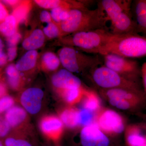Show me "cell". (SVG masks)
I'll return each mask as SVG.
<instances>
[{
  "instance_id": "7a4b0ae2",
  "label": "cell",
  "mask_w": 146,
  "mask_h": 146,
  "mask_svg": "<svg viewBox=\"0 0 146 146\" xmlns=\"http://www.w3.org/2000/svg\"><path fill=\"white\" fill-rule=\"evenodd\" d=\"M107 54L129 58L146 57V37L136 33L114 35L99 53Z\"/></svg>"
},
{
  "instance_id": "4dcf8cb0",
  "label": "cell",
  "mask_w": 146,
  "mask_h": 146,
  "mask_svg": "<svg viewBox=\"0 0 146 146\" xmlns=\"http://www.w3.org/2000/svg\"><path fill=\"white\" fill-rule=\"evenodd\" d=\"M15 104L13 98L7 95L0 98V114L6 112Z\"/></svg>"
},
{
  "instance_id": "2e32d148",
  "label": "cell",
  "mask_w": 146,
  "mask_h": 146,
  "mask_svg": "<svg viewBox=\"0 0 146 146\" xmlns=\"http://www.w3.org/2000/svg\"><path fill=\"white\" fill-rule=\"evenodd\" d=\"M132 1L127 0H102L99 2L110 21L122 11L131 10Z\"/></svg>"
},
{
  "instance_id": "cb8c5ba5",
  "label": "cell",
  "mask_w": 146,
  "mask_h": 146,
  "mask_svg": "<svg viewBox=\"0 0 146 146\" xmlns=\"http://www.w3.org/2000/svg\"><path fill=\"white\" fill-rule=\"evenodd\" d=\"M134 5L137 33L146 37V0L135 1Z\"/></svg>"
},
{
  "instance_id": "836d02e7",
  "label": "cell",
  "mask_w": 146,
  "mask_h": 146,
  "mask_svg": "<svg viewBox=\"0 0 146 146\" xmlns=\"http://www.w3.org/2000/svg\"><path fill=\"white\" fill-rule=\"evenodd\" d=\"M22 38L20 33L17 32L15 34L7 38L8 47L17 46V44Z\"/></svg>"
},
{
  "instance_id": "ac0fdd59",
  "label": "cell",
  "mask_w": 146,
  "mask_h": 146,
  "mask_svg": "<svg viewBox=\"0 0 146 146\" xmlns=\"http://www.w3.org/2000/svg\"><path fill=\"white\" fill-rule=\"evenodd\" d=\"M38 56L39 53L37 51H27L15 64L16 69L24 77L35 70Z\"/></svg>"
},
{
  "instance_id": "74e56055",
  "label": "cell",
  "mask_w": 146,
  "mask_h": 146,
  "mask_svg": "<svg viewBox=\"0 0 146 146\" xmlns=\"http://www.w3.org/2000/svg\"><path fill=\"white\" fill-rule=\"evenodd\" d=\"M141 78L142 79L143 89L146 94V62L143 63L141 67Z\"/></svg>"
},
{
  "instance_id": "4316f807",
  "label": "cell",
  "mask_w": 146,
  "mask_h": 146,
  "mask_svg": "<svg viewBox=\"0 0 146 146\" xmlns=\"http://www.w3.org/2000/svg\"><path fill=\"white\" fill-rule=\"evenodd\" d=\"M31 8V1H21V3L13 8L11 15L16 18L18 24L21 23L26 20Z\"/></svg>"
},
{
  "instance_id": "8fae6325",
  "label": "cell",
  "mask_w": 146,
  "mask_h": 146,
  "mask_svg": "<svg viewBox=\"0 0 146 146\" xmlns=\"http://www.w3.org/2000/svg\"><path fill=\"white\" fill-rule=\"evenodd\" d=\"M39 126L45 138L55 143L61 139L65 127L58 116L53 115L43 116L39 120Z\"/></svg>"
},
{
  "instance_id": "30bf717a",
  "label": "cell",
  "mask_w": 146,
  "mask_h": 146,
  "mask_svg": "<svg viewBox=\"0 0 146 146\" xmlns=\"http://www.w3.org/2000/svg\"><path fill=\"white\" fill-rule=\"evenodd\" d=\"M44 93L38 87H30L23 90L19 96L21 106L29 115H37L42 110Z\"/></svg>"
},
{
  "instance_id": "484cf974",
  "label": "cell",
  "mask_w": 146,
  "mask_h": 146,
  "mask_svg": "<svg viewBox=\"0 0 146 146\" xmlns=\"http://www.w3.org/2000/svg\"><path fill=\"white\" fill-rule=\"evenodd\" d=\"M83 108L93 112H98L101 109L100 98L96 92L86 89L83 99Z\"/></svg>"
},
{
  "instance_id": "ee69618b",
  "label": "cell",
  "mask_w": 146,
  "mask_h": 146,
  "mask_svg": "<svg viewBox=\"0 0 146 146\" xmlns=\"http://www.w3.org/2000/svg\"><path fill=\"white\" fill-rule=\"evenodd\" d=\"M0 146H5L3 141H2L1 139H0Z\"/></svg>"
},
{
  "instance_id": "7bdbcfd3",
  "label": "cell",
  "mask_w": 146,
  "mask_h": 146,
  "mask_svg": "<svg viewBox=\"0 0 146 146\" xmlns=\"http://www.w3.org/2000/svg\"><path fill=\"white\" fill-rule=\"evenodd\" d=\"M141 125H142V127H143V128L144 131H145V132H146V123L142 124H141Z\"/></svg>"
},
{
  "instance_id": "b9f144b4",
  "label": "cell",
  "mask_w": 146,
  "mask_h": 146,
  "mask_svg": "<svg viewBox=\"0 0 146 146\" xmlns=\"http://www.w3.org/2000/svg\"><path fill=\"white\" fill-rule=\"evenodd\" d=\"M136 115L146 121V114H144V113H142V112H140V113L136 114Z\"/></svg>"
},
{
  "instance_id": "ba28073f",
  "label": "cell",
  "mask_w": 146,
  "mask_h": 146,
  "mask_svg": "<svg viewBox=\"0 0 146 146\" xmlns=\"http://www.w3.org/2000/svg\"><path fill=\"white\" fill-rule=\"evenodd\" d=\"M95 123L108 136H117L125 130V123L122 116L115 110L102 108L97 112Z\"/></svg>"
},
{
  "instance_id": "8d00e7d4",
  "label": "cell",
  "mask_w": 146,
  "mask_h": 146,
  "mask_svg": "<svg viewBox=\"0 0 146 146\" xmlns=\"http://www.w3.org/2000/svg\"><path fill=\"white\" fill-rule=\"evenodd\" d=\"M9 15L8 11L2 3L0 1V24L3 22Z\"/></svg>"
},
{
  "instance_id": "ffe728a7",
  "label": "cell",
  "mask_w": 146,
  "mask_h": 146,
  "mask_svg": "<svg viewBox=\"0 0 146 146\" xmlns=\"http://www.w3.org/2000/svg\"><path fill=\"white\" fill-rule=\"evenodd\" d=\"M35 3L37 5L46 9H51L62 7L70 10L74 9L87 8L86 5L83 2L74 1H61V0H35Z\"/></svg>"
},
{
  "instance_id": "5b68a950",
  "label": "cell",
  "mask_w": 146,
  "mask_h": 146,
  "mask_svg": "<svg viewBox=\"0 0 146 146\" xmlns=\"http://www.w3.org/2000/svg\"><path fill=\"white\" fill-rule=\"evenodd\" d=\"M58 53L61 65L73 74L90 72L103 63L98 54H86L73 47L63 46Z\"/></svg>"
},
{
  "instance_id": "3957f363",
  "label": "cell",
  "mask_w": 146,
  "mask_h": 146,
  "mask_svg": "<svg viewBox=\"0 0 146 146\" xmlns=\"http://www.w3.org/2000/svg\"><path fill=\"white\" fill-rule=\"evenodd\" d=\"M114 34L108 29L82 31L59 38L63 46L77 48L82 51L99 54Z\"/></svg>"
},
{
  "instance_id": "ab89813d",
  "label": "cell",
  "mask_w": 146,
  "mask_h": 146,
  "mask_svg": "<svg viewBox=\"0 0 146 146\" xmlns=\"http://www.w3.org/2000/svg\"><path fill=\"white\" fill-rule=\"evenodd\" d=\"M8 61L7 54L3 51L0 52V67L3 66Z\"/></svg>"
},
{
  "instance_id": "f6af8a7d",
  "label": "cell",
  "mask_w": 146,
  "mask_h": 146,
  "mask_svg": "<svg viewBox=\"0 0 146 146\" xmlns=\"http://www.w3.org/2000/svg\"><path fill=\"white\" fill-rule=\"evenodd\" d=\"M41 146H51L49 145H43Z\"/></svg>"
},
{
  "instance_id": "e0dca14e",
  "label": "cell",
  "mask_w": 146,
  "mask_h": 146,
  "mask_svg": "<svg viewBox=\"0 0 146 146\" xmlns=\"http://www.w3.org/2000/svg\"><path fill=\"white\" fill-rule=\"evenodd\" d=\"M141 124H132L126 127L125 138L127 146H143L146 145V135Z\"/></svg>"
},
{
  "instance_id": "8992f818",
  "label": "cell",
  "mask_w": 146,
  "mask_h": 146,
  "mask_svg": "<svg viewBox=\"0 0 146 146\" xmlns=\"http://www.w3.org/2000/svg\"><path fill=\"white\" fill-rule=\"evenodd\" d=\"M89 72L92 81L99 89L119 88L144 91L141 83L129 80L104 65L97 67Z\"/></svg>"
},
{
  "instance_id": "f1b7e54d",
  "label": "cell",
  "mask_w": 146,
  "mask_h": 146,
  "mask_svg": "<svg viewBox=\"0 0 146 146\" xmlns=\"http://www.w3.org/2000/svg\"><path fill=\"white\" fill-rule=\"evenodd\" d=\"M94 112L82 108L79 109V124L80 128L94 123L95 120Z\"/></svg>"
},
{
  "instance_id": "7402d4cb",
  "label": "cell",
  "mask_w": 146,
  "mask_h": 146,
  "mask_svg": "<svg viewBox=\"0 0 146 146\" xmlns=\"http://www.w3.org/2000/svg\"><path fill=\"white\" fill-rule=\"evenodd\" d=\"M5 73L9 87L15 91H23L26 79L17 70L15 64L9 65L6 68Z\"/></svg>"
},
{
  "instance_id": "e575fe53",
  "label": "cell",
  "mask_w": 146,
  "mask_h": 146,
  "mask_svg": "<svg viewBox=\"0 0 146 146\" xmlns=\"http://www.w3.org/2000/svg\"><path fill=\"white\" fill-rule=\"evenodd\" d=\"M39 18L40 21L42 23L48 24L53 22L50 13L47 11H42L40 13Z\"/></svg>"
},
{
  "instance_id": "83f0119b",
  "label": "cell",
  "mask_w": 146,
  "mask_h": 146,
  "mask_svg": "<svg viewBox=\"0 0 146 146\" xmlns=\"http://www.w3.org/2000/svg\"><path fill=\"white\" fill-rule=\"evenodd\" d=\"M18 23L12 15H9L0 24V33L6 37H9L17 32Z\"/></svg>"
},
{
  "instance_id": "6da1fadb",
  "label": "cell",
  "mask_w": 146,
  "mask_h": 146,
  "mask_svg": "<svg viewBox=\"0 0 146 146\" xmlns=\"http://www.w3.org/2000/svg\"><path fill=\"white\" fill-rule=\"evenodd\" d=\"M108 20L104 10L99 3L95 9L87 8L69 10L68 18L58 24L60 37L82 31L108 29Z\"/></svg>"
},
{
  "instance_id": "4fadbf2b",
  "label": "cell",
  "mask_w": 146,
  "mask_h": 146,
  "mask_svg": "<svg viewBox=\"0 0 146 146\" xmlns=\"http://www.w3.org/2000/svg\"><path fill=\"white\" fill-rule=\"evenodd\" d=\"M28 112L22 106H13L5 112L4 119L11 128L23 130L33 127Z\"/></svg>"
},
{
  "instance_id": "7c38bea8",
  "label": "cell",
  "mask_w": 146,
  "mask_h": 146,
  "mask_svg": "<svg viewBox=\"0 0 146 146\" xmlns=\"http://www.w3.org/2000/svg\"><path fill=\"white\" fill-rule=\"evenodd\" d=\"M110 22L111 23V33L120 35L137 33V24L133 20L131 10L122 11L116 15Z\"/></svg>"
},
{
  "instance_id": "d6986e66",
  "label": "cell",
  "mask_w": 146,
  "mask_h": 146,
  "mask_svg": "<svg viewBox=\"0 0 146 146\" xmlns=\"http://www.w3.org/2000/svg\"><path fill=\"white\" fill-rule=\"evenodd\" d=\"M58 117L64 127L70 129L80 128L79 124V109L74 106H68L60 110Z\"/></svg>"
},
{
  "instance_id": "52a82bcc",
  "label": "cell",
  "mask_w": 146,
  "mask_h": 146,
  "mask_svg": "<svg viewBox=\"0 0 146 146\" xmlns=\"http://www.w3.org/2000/svg\"><path fill=\"white\" fill-rule=\"evenodd\" d=\"M104 65L123 77L141 83V67L138 61L114 54L102 56Z\"/></svg>"
},
{
  "instance_id": "f546056e",
  "label": "cell",
  "mask_w": 146,
  "mask_h": 146,
  "mask_svg": "<svg viewBox=\"0 0 146 146\" xmlns=\"http://www.w3.org/2000/svg\"><path fill=\"white\" fill-rule=\"evenodd\" d=\"M42 31L45 36L49 39L60 38V31L59 27L57 24L54 22L47 24Z\"/></svg>"
},
{
  "instance_id": "9c48e42d",
  "label": "cell",
  "mask_w": 146,
  "mask_h": 146,
  "mask_svg": "<svg viewBox=\"0 0 146 146\" xmlns=\"http://www.w3.org/2000/svg\"><path fill=\"white\" fill-rule=\"evenodd\" d=\"M72 146H118L96 123L81 127Z\"/></svg>"
},
{
  "instance_id": "603a6c76",
  "label": "cell",
  "mask_w": 146,
  "mask_h": 146,
  "mask_svg": "<svg viewBox=\"0 0 146 146\" xmlns=\"http://www.w3.org/2000/svg\"><path fill=\"white\" fill-rule=\"evenodd\" d=\"M45 41V36L43 31L35 29L24 39L22 46L27 51L36 50L44 45Z\"/></svg>"
},
{
  "instance_id": "44dd1931",
  "label": "cell",
  "mask_w": 146,
  "mask_h": 146,
  "mask_svg": "<svg viewBox=\"0 0 146 146\" xmlns=\"http://www.w3.org/2000/svg\"><path fill=\"white\" fill-rule=\"evenodd\" d=\"M86 89L84 86H82L80 88L63 89L55 91L68 106H73L82 100Z\"/></svg>"
},
{
  "instance_id": "1f68e13d",
  "label": "cell",
  "mask_w": 146,
  "mask_h": 146,
  "mask_svg": "<svg viewBox=\"0 0 146 146\" xmlns=\"http://www.w3.org/2000/svg\"><path fill=\"white\" fill-rule=\"evenodd\" d=\"M11 127L4 119L0 121V138H5L8 136Z\"/></svg>"
},
{
  "instance_id": "f35d334b",
  "label": "cell",
  "mask_w": 146,
  "mask_h": 146,
  "mask_svg": "<svg viewBox=\"0 0 146 146\" xmlns=\"http://www.w3.org/2000/svg\"><path fill=\"white\" fill-rule=\"evenodd\" d=\"M7 88L5 84L0 80V98L7 95Z\"/></svg>"
},
{
  "instance_id": "60d3db41",
  "label": "cell",
  "mask_w": 146,
  "mask_h": 146,
  "mask_svg": "<svg viewBox=\"0 0 146 146\" xmlns=\"http://www.w3.org/2000/svg\"><path fill=\"white\" fill-rule=\"evenodd\" d=\"M21 1H17V0H5V1H3L2 2L3 3L12 7L14 8L21 3Z\"/></svg>"
},
{
  "instance_id": "277c9868",
  "label": "cell",
  "mask_w": 146,
  "mask_h": 146,
  "mask_svg": "<svg viewBox=\"0 0 146 146\" xmlns=\"http://www.w3.org/2000/svg\"><path fill=\"white\" fill-rule=\"evenodd\" d=\"M100 95L110 105L117 109L140 113L146 106L145 91H137L124 89H99Z\"/></svg>"
},
{
  "instance_id": "d6a6232c",
  "label": "cell",
  "mask_w": 146,
  "mask_h": 146,
  "mask_svg": "<svg viewBox=\"0 0 146 146\" xmlns=\"http://www.w3.org/2000/svg\"><path fill=\"white\" fill-rule=\"evenodd\" d=\"M63 10H68V9H65L60 7L51 9L50 14L51 16L53 22L58 25L61 22L60 19V14Z\"/></svg>"
},
{
  "instance_id": "7dc6e473",
  "label": "cell",
  "mask_w": 146,
  "mask_h": 146,
  "mask_svg": "<svg viewBox=\"0 0 146 146\" xmlns=\"http://www.w3.org/2000/svg\"><path fill=\"white\" fill-rule=\"evenodd\" d=\"M143 146H146V145H144Z\"/></svg>"
},
{
  "instance_id": "9a60e30c",
  "label": "cell",
  "mask_w": 146,
  "mask_h": 146,
  "mask_svg": "<svg viewBox=\"0 0 146 146\" xmlns=\"http://www.w3.org/2000/svg\"><path fill=\"white\" fill-rule=\"evenodd\" d=\"M33 128L16 131V132L5 138V146H39Z\"/></svg>"
},
{
  "instance_id": "d4e9b609",
  "label": "cell",
  "mask_w": 146,
  "mask_h": 146,
  "mask_svg": "<svg viewBox=\"0 0 146 146\" xmlns=\"http://www.w3.org/2000/svg\"><path fill=\"white\" fill-rule=\"evenodd\" d=\"M60 65L58 56L51 52H45L41 58L40 67L42 70L46 72H56Z\"/></svg>"
},
{
  "instance_id": "bcb514c9",
  "label": "cell",
  "mask_w": 146,
  "mask_h": 146,
  "mask_svg": "<svg viewBox=\"0 0 146 146\" xmlns=\"http://www.w3.org/2000/svg\"><path fill=\"white\" fill-rule=\"evenodd\" d=\"M3 119V118H2L0 116V121H1V120L2 119Z\"/></svg>"
},
{
  "instance_id": "5bb4252c",
  "label": "cell",
  "mask_w": 146,
  "mask_h": 146,
  "mask_svg": "<svg viewBox=\"0 0 146 146\" xmlns=\"http://www.w3.org/2000/svg\"><path fill=\"white\" fill-rule=\"evenodd\" d=\"M51 81L55 91L83 86L80 79L64 68L56 72L52 76Z\"/></svg>"
},
{
  "instance_id": "d590c367",
  "label": "cell",
  "mask_w": 146,
  "mask_h": 146,
  "mask_svg": "<svg viewBox=\"0 0 146 146\" xmlns=\"http://www.w3.org/2000/svg\"><path fill=\"white\" fill-rule=\"evenodd\" d=\"M17 54V46L8 47L7 55L8 61H12L16 57Z\"/></svg>"
}]
</instances>
